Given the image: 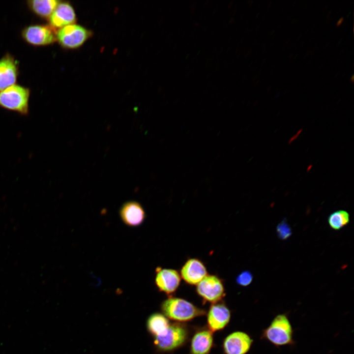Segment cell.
<instances>
[{
  "label": "cell",
  "mask_w": 354,
  "mask_h": 354,
  "mask_svg": "<svg viewBox=\"0 0 354 354\" xmlns=\"http://www.w3.org/2000/svg\"><path fill=\"white\" fill-rule=\"evenodd\" d=\"M161 309L168 319L184 323L206 314L201 309L183 298L169 296L161 305Z\"/></svg>",
  "instance_id": "obj_1"
},
{
  "label": "cell",
  "mask_w": 354,
  "mask_h": 354,
  "mask_svg": "<svg viewBox=\"0 0 354 354\" xmlns=\"http://www.w3.org/2000/svg\"><path fill=\"white\" fill-rule=\"evenodd\" d=\"M189 335V328L184 323H170L164 333L154 337V344L160 352H171L184 345Z\"/></svg>",
  "instance_id": "obj_2"
},
{
  "label": "cell",
  "mask_w": 354,
  "mask_h": 354,
  "mask_svg": "<svg viewBox=\"0 0 354 354\" xmlns=\"http://www.w3.org/2000/svg\"><path fill=\"white\" fill-rule=\"evenodd\" d=\"M30 90L14 84L0 91V106L27 115L29 111Z\"/></svg>",
  "instance_id": "obj_3"
},
{
  "label": "cell",
  "mask_w": 354,
  "mask_h": 354,
  "mask_svg": "<svg viewBox=\"0 0 354 354\" xmlns=\"http://www.w3.org/2000/svg\"><path fill=\"white\" fill-rule=\"evenodd\" d=\"M263 336L276 346L292 344L293 329L287 316L284 314L276 316L264 330Z\"/></svg>",
  "instance_id": "obj_4"
},
{
  "label": "cell",
  "mask_w": 354,
  "mask_h": 354,
  "mask_svg": "<svg viewBox=\"0 0 354 354\" xmlns=\"http://www.w3.org/2000/svg\"><path fill=\"white\" fill-rule=\"evenodd\" d=\"M90 35L91 32L86 28L73 24L59 29L56 39L62 47L72 49L81 46Z\"/></svg>",
  "instance_id": "obj_5"
},
{
  "label": "cell",
  "mask_w": 354,
  "mask_h": 354,
  "mask_svg": "<svg viewBox=\"0 0 354 354\" xmlns=\"http://www.w3.org/2000/svg\"><path fill=\"white\" fill-rule=\"evenodd\" d=\"M197 294L204 302L212 304L221 301L225 290L221 279L214 275H207L197 285Z\"/></svg>",
  "instance_id": "obj_6"
},
{
  "label": "cell",
  "mask_w": 354,
  "mask_h": 354,
  "mask_svg": "<svg viewBox=\"0 0 354 354\" xmlns=\"http://www.w3.org/2000/svg\"><path fill=\"white\" fill-rule=\"evenodd\" d=\"M23 39L34 46H45L56 40L55 29L50 25H33L25 28L22 32Z\"/></svg>",
  "instance_id": "obj_7"
},
{
  "label": "cell",
  "mask_w": 354,
  "mask_h": 354,
  "mask_svg": "<svg viewBox=\"0 0 354 354\" xmlns=\"http://www.w3.org/2000/svg\"><path fill=\"white\" fill-rule=\"evenodd\" d=\"M231 311L226 304L220 301L212 304L207 314V328L212 332L223 329L229 323Z\"/></svg>",
  "instance_id": "obj_8"
},
{
  "label": "cell",
  "mask_w": 354,
  "mask_h": 354,
  "mask_svg": "<svg viewBox=\"0 0 354 354\" xmlns=\"http://www.w3.org/2000/svg\"><path fill=\"white\" fill-rule=\"evenodd\" d=\"M252 343L253 340L248 334L236 331L226 337L222 347L225 354H246Z\"/></svg>",
  "instance_id": "obj_9"
},
{
  "label": "cell",
  "mask_w": 354,
  "mask_h": 354,
  "mask_svg": "<svg viewBox=\"0 0 354 354\" xmlns=\"http://www.w3.org/2000/svg\"><path fill=\"white\" fill-rule=\"evenodd\" d=\"M180 276L176 270L157 267L156 269L155 284L158 290L170 295L174 293L180 283Z\"/></svg>",
  "instance_id": "obj_10"
},
{
  "label": "cell",
  "mask_w": 354,
  "mask_h": 354,
  "mask_svg": "<svg viewBox=\"0 0 354 354\" xmlns=\"http://www.w3.org/2000/svg\"><path fill=\"white\" fill-rule=\"evenodd\" d=\"M207 275L206 268L200 260L192 258L182 266L180 275L183 280L191 285H197Z\"/></svg>",
  "instance_id": "obj_11"
},
{
  "label": "cell",
  "mask_w": 354,
  "mask_h": 354,
  "mask_svg": "<svg viewBox=\"0 0 354 354\" xmlns=\"http://www.w3.org/2000/svg\"><path fill=\"white\" fill-rule=\"evenodd\" d=\"M120 217L123 222L130 227H137L141 225L146 218L145 211L138 202L128 201L124 203L119 211Z\"/></svg>",
  "instance_id": "obj_12"
},
{
  "label": "cell",
  "mask_w": 354,
  "mask_h": 354,
  "mask_svg": "<svg viewBox=\"0 0 354 354\" xmlns=\"http://www.w3.org/2000/svg\"><path fill=\"white\" fill-rule=\"evenodd\" d=\"M50 26L54 29H61L74 24L76 16L73 7L67 2H59L49 18Z\"/></svg>",
  "instance_id": "obj_13"
},
{
  "label": "cell",
  "mask_w": 354,
  "mask_h": 354,
  "mask_svg": "<svg viewBox=\"0 0 354 354\" xmlns=\"http://www.w3.org/2000/svg\"><path fill=\"white\" fill-rule=\"evenodd\" d=\"M213 346V332L208 328H200L191 339L189 354H209Z\"/></svg>",
  "instance_id": "obj_14"
},
{
  "label": "cell",
  "mask_w": 354,
  "mask_h": 354,
  "mask_svg": "<svg viewBox=\"0 0 354 354\" xmlns=\"http://www.w3.org/2000/svg\"><path fill=\"white\" fill-rule=\"evenodd\" d=\"M18 75L16 61L10 55L0 60V91L14 85Z\"/></svg>",
  "instance_id": "obj_15"
},
{
  "label": "cell",
  "mask_w": 354,
  "mask_h": 354,
  "mask_svg": "<svg viewBox=\"0 0 354 354\" xmlns=\"http://www.w3.org/2000/svg\"><path fill=\"white\" fill-rule=\"evenodd\" d=\"M59 1L57 0H29L28 4L31 10L37 16L49 19Z\"/></svg>",
  "instance_id": "obj_16"
},
{
  "label": "cell",
  "mask_w": 354,
  "mask_h": 354,
  "mask_svg": "<svg viewBox=\"0 0 354 354\" xmlns=\"http://www.w3.org/2000/svg\"><path fill=\"white\" fill-rule=\"evenodd\" d=\"M170 324L169 319L164 315L155 313L148 317L147 326L149 333L155 337L164 333Z\"/></svg>",
  "instance_id": "obj_17"
},
{
  "label": "cell",
  "mask_w": 354,
  "mask_h": 354,
  "mask_svg": "<svg viewBox=\"0 0 354 354\" xmlns=\"http://www.w3.org/2000/svg\"><path fill=\"white\" fill-rule=\"evenodd\" d=\"M350 222L349 213L343 210L333 212L328 218L329 226L334 230H339L347 225Z\"/></svg>",
  "instance_id": "obj_18"
},
{
  "label": "cell",
  "mask_w": 354,
  "mask_h": 354,
  "mask_svg": "<svg viewBox=\"0 0 354 354\" xmlns=\"http://www.w3.org/2000/svg\"><path fill=\"white\" fill-rule=\"evenodd\" d=\"M276 232L278 237L281 240H286L292 235V230L285 220H283L276 227Z\"/></svg>",
  "instance_id": "obj_19"
},
{
  "label": "cell",
  "mask_w": 354,
  "mask_h": 354,
  "mask_svg": "<svg viewBox=\"0 0 354 354\" xmlns=\"http://www.w3.org/2000/svg\"><path fill=\"white\" fill-rule=\"evenodd\" d=\"M253 280V275L249 271H243L236 277V282L237 284L242 287L248 286Z\"/></svg>",
  "instance_id": "obj_20"
},
{
  "label": "cell",
  "mask_w": 354,
  "mask_h": 354,
  "mask_svg": "<svg viewBox=\"0 0 354 354\" xmlns=\"http://www.w3.org/2000/svg\"><path fill=\"white\" fill-rule=\"evenodd\" d=\"M343 20H344V18H341V19H340L339 20V21L337 22V24H336L337 26H339L342 23V22L343 21Z\"/></svg>",
  "instance_id": "obj_21"
}]
</instances>
